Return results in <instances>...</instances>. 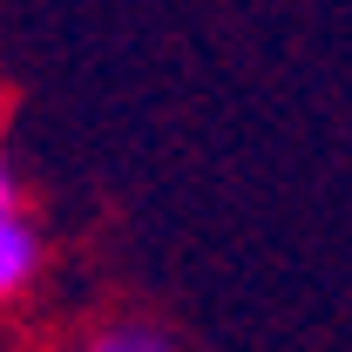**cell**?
<instances>
[{
    "mask_svg": "<svg viewBox=\"0 0 352 352\" xmlns=\"http://www.w3.org/2000/svg\"><path fill=\"white\" fill-rule=\"evenodd\" d=\"M41 264H47V237L28 210H7L0 217V311H14L34 285H41Z\"/></svg>",
    "mask_w": 352,
    "mask_h": 352,
    "instance_id": "obj_1",
    "label": "cell"
},
{
    "mask_svg": "<svg viewBox=\"0 0 352 352\" xmlns=\"http://www.w3.org/2000/svg\"><path fill=\"white\" fill-rule=\"evenodd\" d=\"M75 352H183V339H176L170 325H156V318H135V311H122V318H102V325H88L82 339H75Z\"/></svg>",
    "mask_w": 352,
    "mask_h": 352,
    "instance_id": "obj_2",
    "label": "cell"
},
{
    "mask_svg": "<svg viewBox=\"0 0 352 352\" xmlns=\"http://www.w3.org/2000/svg\"><path fill=\"white\" fill-rule=\"evenodd\" d=\"M7 210H21V176H14L7 149H0V217H7Z\"/></svg>",
    "mask_w": 352,
    "mask_h": 352,
    "instance_id": "obj_3",
    "label": "cell"
}]
</instances>
